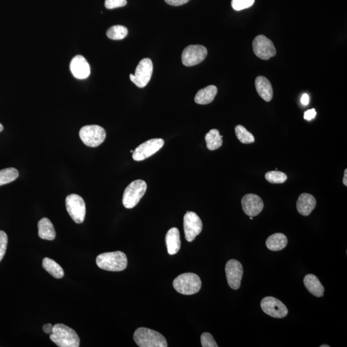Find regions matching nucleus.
Masks as SVG:
<instances>
[{"instance_id":"25","label":"nucleus","mask_w":347,"mask_h":347,"mask_svg":"<svg viewBox=\"0 0 347 347\" xmlns=\"http://www.w3.org/2000/svg\"><path fill=\"white\" fill-rule=\"evenodd\" d=\"M42 268L56 279H61L65 275L61 266L51 258H45L42 260Z\"/></svg>"},{"instance_id":"4","label":"nucleus","mask_w":347,"mask_h":347,"mask_svg":"<svg viewBox=\"0 0 347 347\" xmlns=\"http://www.w3.org/2000/svg\"><path fill=\"white\" fill-rule=\"evenodd\" d=\"M201 280L194 273H187L178 276L173 281L174 288L178 293L185 295L198 293L201 288Z\"/></svg>"},{"instance_id":"17","label":"nucleus","mask_w":347,"mask_h":347,"mask_svg":"<svg viewBox=\"0 0 347 347\" xmlns=\"http://www.w3.org/2000/svg\"><path fill=\"white\" fill-rule=\"evenodd\" d=\"M317 205V201L312 195L303 193L299 196L296 202V208L298 212L303 216L311 214Z\"/></svg>"},{"instance_id":"40","label":"nucleus","mask_w":347,"mask_h":347,"mask_svg":"<svg viewBox=\"0 0 347 347\" xmlns=\"http://www.w3.org/2000/svg\"><path fill=\"white\" fill-rule=\"evenodd\" d=\"M320 347H330V346L327 345V344H323V345H321Z\"/></svg>"},{"instance_id":"28","label":"nucleus","mask_w":347,"mask_h":347,"mask_svg":"<svg viewBox=\"0 0 347 347\" xmlns=\"http://www.w3.org/2000/svg\"><path fill=\"white\" fill-rule=\"evenodd\" d=\"M127 28L122 25L113 26L106 32L107 36L113 40L123 39L127 36Z\"/></svg>"},{"instance_id":"24","label":"nucleus","mask_w":347,"mask_h":347,"mask_svg":"<svg viewBox=\"0 0 347 347\" xmlns=\"http://www.w3.org/2000/svg\"><path fill=\"white\" fill-rule=\"evenodd\" d=\"M223 136L218 129H211L205 136L206 147L210 151L220 148L223 145Z\"/></svg>"},{"instance_id":"19","label":"nucleus","mask_w":347,"mask_h":347,"mask_svg":"<svg viewBox=\"0 0 347 347\" xmlns=\"http://www.w3.org/2000/svg\"><path fill=\"white\" fill-rule=\"evenodd\" d=\"M167 251L170 255H175L179 252L181 248L180 235L177 228H170L165 237Z\"/></svg>"},{"instance_id":"36","label":"nucleus","mask_w":347,"mask_h":347,"mask_svg":"<svg viewBox=\"0 0 347 347\" xmlns=\"http://www.w3.org/2000/svg\"><path fill=\"white\" fill-rule=\"evenodd\" d=\"M54 326L51 324V323H47L42 326V330L46 334H51L52 332H53Z\"/></svg>"},{"instance_id":"6","label":"nucleus","mask_w":347,"mask_h":347,"mask_svg":"<svg viewBox=\"0 0 347 347\" xmlns=\"http://www.w3.org/2000/svg\"><path fill=\"white\" fill-rule=\"evenodd\" d=\"M79 137L85 146L97 147L103 143L106 139L105 129L97 125H85L79 132Z\"/></svg>"},{"instance_id":"26","label":"nucleus","mask_w":347,"mask_h":347,"mask_svg":"<svg viewBox=\"0 0 347 347\" xmlns=\"http://www.w3.org/2000/svg\"><path fill=\"white\" fill-rule=\"evenodd\" d=\"M19 177V172L15 168H7L0 170V186L15 181Z\"/></svg>"},{"instance_id":"8","label":"nucleus","mask_w":347,"mask_h":347,"mask_svg":"<svg viewBox=\"0 0 347 347\" xmlns=\"http://www.w3.org/2000/svg\"><path fill=\"white\" fill-rule=\"evenodd\" d=\"M153 72V62L149 58H145L140 61L135 75L130 74V79L137 86L142 89L148 84Z\"/></svg>"},{"instance_id":"9","label":"nucleus","mask_w":347,"mask_h":347,"mask_svg":"<svg viewBox=\"0 0 347 347\" xmlns=\"http://www.w3.org/2000/svg\"><path fill=\"white\" fill-rule=\"evenodd\" d=\"M208 51L203 45H189L183 51L182 63L186 66L198 65L205 59Z\"/></svg>"},{"instance_id":"22","label":"nucleus","mask_w":347,"mask_h":347,"mask_svg":"<svg viewBox=\"0 0 347 347\" xmlns=\"http://www.w3.org/2000/svg\"><path fill=\"white\" fill-rule=\"evenodd\" d=\"M38 235L40 238L47 241H53L56 238L54 225L48 218H42L38 223Z\"/></svg>"},{"instance_id":"29","label":"nucleus","mask_w":347,"mask_h":347,"mask_svg":"<svg viewBox=\"0 0 347 347\" xmlns=\"http://www.w3.org/2000/svg\"><path fill=\"white\" fill-rule=\"evenodd\" d=\"M266 180L271 184H280L286 182L287 177L286 174L280 171H270L265 175Z\"/></svg>"},{"instance_id":"18","label":"nucleus","mask_w":347,"mask_h":347,"mask_svg":"<svg viewBox=\"0 0 347 347\" xmlns=\"http://www.w3.org/2000/svg\"><path fill=\"white\" fill-rule=\"evenodd\" d=\"M255 88L259 96L266 102L272 101L273 96V90L272 84L267 78L263 76H258L255 79Z\"/></svg>"},{"instance_id":"23","label":"nucleus","mask_w":347,"mask_h":347,"mask_svg":"<svg viewBox=\"0 0 347 347\" xmlns=\"http://www.w3.org/2000/svg\"><path fill=\"white\" fill-rule=\"evenodd\" d=\"M287 242L288 241L286 235L281 233H277L268 237L266 240V244L270 250L278 251L286 248Z\"/></svg>"},{"instance_id":"30","label":"nucleus","mask_w":347,"mask_h":347,"mask_svg":"<svg viewBox=\"0 0 347 347\" xmlns=\"http://www.w3.org/2000/svg\"><path fill=\"white\" fill-rule=\"evenodd\" d=\"M254 2L255 0H232V7L235 11H242L249 8Z\"/></svg>"},{"instance_id":"7","label":"nucleus","mask_w":347,"mask_h":347,"mask_svg":"<svg viewBox=\"0 0 347 347\" xmlns=\"http://www.w3.org/2000/svg\"><path fill=\"white\" fill-rule=\"evenodd\" d=\"M66 207L73 222L77 224L84 222L86 210L81 196L74 194L69 195L66 198Z\"/></svg>"},{"instance_id":"27","label":"nucleus","mask_w":347,"mask_h":347,"mask_svg":"<svg viewBox=\"0 0 347 347\" xmlns=\"http://www.w3.org/2000/svg\"><path fill=\"white\" fill-rule=\"evenodd\" d=\"M235 135L237 139L242 144H249L255 142V137L241 125H237L235 128Z\"/></svg>"},{"instance_id":"12","label":"nucleus","mask_w":347,"mask_h":347,"mask_svg":"<svg viewBox=\"0 0 347 347\" xmlns=\"http://www.w3.org/2000/svg\"><path fill=\"white\" fill-rule=\"evenodd\" d=\"M254 53L263 60H268L277 53L274 44L265 35H259L253 41Z\"/></svg>"},{"instance_id":"39","label":"nucleus","mask_w":347,"mask_h":347,"mask_svg":"<svg viewBox=\"0 0 347 347\" xmlns=\"http://www.w3.org/2000/svg\"><path fill=\"white\" fill-rule=\"evenodd\" d=\"M4 130V126L1 123H0V132H2V131Z\"/></svg>"},{"instance_id":"13","label":"nucleus","mask_w":347,"mask_h":347,"mask_svg":"<svg viewBox=\"0 0 347 347\" xmlns=\"http://www.w3.org/2000/svg\"><path fill=\"white\" fill-rule=\"evenodd\" d=\"M261 306L264 312L273 318H283L288 314L287 307L274 297H265L261 301Z\"/></svg>"},{"instance_id":"21","label":"nucleus","mask_w":347,"mask_h":347,"mask_svg":"<svg viewBox=\"0 0 347 347\" xmlns=\"http://www.w3.org/2000/svg\"><path fill=\"white\" fill-rule=\"evenodd\" d=\"M217 94V87L215 85H210L199 90L195 97L194 101L197 104L206 105L213 102Z\"/></svg>"},{"instance_id":"34","label":"nucleus","mask_w":347,"mask_h":347,"mask_svg":"<svg viewBox=\"0 0 347 347\" xmlns=\"http://www.w3.org/2000/svg\"><path fill=\"white\" fill-rule=\"evenodd\" d=\"M317 115L315 109H311L310 110L306 111L304 113V119L310 121L314 119Z\"/></svg>"},{"instance_id":"31","label":"nucleus","mask_w":347,"mask_h":347,"mask_svg":"<svg viewBox=\"0 0 347 347\" xmlns=\"http://www.w3.org/2000/svg\"><path fill=\"white\" fill-rule=\"evenodd\" d=\"M201 342L203 347H218L214 338L208 332H204L201 336Z\"/></svg>"},{"instance_id":"10","label":"nucleus","mask_w":347,"mask_h":347,"mask_svg":"<svg viewBox=\"0 0 347 347\" xmlns=\"http://www.w3.org/2000/svg\"><path fill=\"white\" fill-rule=\"evenodd\" d=\"M165 142L162 139H154L140 145L133 153L135 161H142L149 158L162 148Z\"/></svg>"},{"instance_id":"33","label":"nucleus","mask_w":347,"mask_h":347,"mask_svg":"<svg viewBox=\"0 0 347 347\" xmlns=\"http://www.w3.org/2000/svg\"><path fill=\"white\" fill-rule=\"evenodd\" d=\"M127 5V0H106L105 7L108 9H113L124 7Z\"/></svg>"},{"instance_id":"5","label":"nucleus","mask_w":347,"mask_h":347,"mask_svg":"<svg viewBox=\"0 0 347 347\" xmlns=\"http://www.w3.org/2000/svg\"><path fill=\"white\" fill-rule=\"evenodd\" d=\"M147 191V184L144 181L137 180L131 183L125 189L123 196V204L126 208L136 206L140 199L143 198Z\"/></svg>"},{"instance_id":"42","label":"nucleus","mask_w":347,"mask_h":347,"mask_svg":"<svg viewBox=\"0 0 347 347\" xmlns=\"http://www.w3.org/2000/svg\"><path fill=\"white\" fill-rule=\"evenodd\" d=\"M133 151H134L133 150H131V153H133Z\"/></svg>"},{"instance_id":"37","label":"nucleus","mask_w":347,"mask_h":347,"mask_svg":"<svg viewBox=\"0 0 347 347\" xmlns=\"http://www.w3.org/2000/svg\"><path fill=\"white\" fill-rule=\"evenodd\" d=\"M301 104L304 106L308 105L309 102H310V97H309L308 94H303L301 98Z\"/></svg>"},{"instance_id":"38","label":"nucleus","mask_w":347,"mask_h":347,"mask_svg":"<svg viewBox=\"0 0 347 347\" xmlns=\"http://www.w3.org/2000/svg\"><path fill=\"white\" fill-rule=\"evenodd\" d=\"M343 183L344 186H347V169L344 170Z\"/></svg>"},{"instance_id":"20","label":"nucleus","mask_w":347,"mask_h":347,"mask_svg":"<svg viewBox=\"0 0 347 347\" xmlns=\"http://www.w3.org/2000/svg\"><path fill=\"white\" fill-rule=\"evenodd\" d=\"M303 284L306 289L313 295L317 297H322L324 294L325 289L321 284L319 279L313 274L307 275L303 279Z\"/></svg>"},{"instance_id":"32","label":"nucleus","mask_w":347,"mask_h":347,"mask_svg":"<svg viewBox=\"0 0 347 347\" xmlns=\"http://www.w3.org/2000/svg\"><path fill=\"white\" fill-rule=\"evenodd\" d=\"M8 244V237L6 232L0 230V262L4 257Z\"/></svg>"},{"instance_id":"1","label":"nucleus","mask_w":347,"mask_h":347,"mask_svg":"<svg viewBox=\"0 0 347 347\" xmlns=\"http://www.w3.org/2000/svg\"><path fill=\"white\" fill-rule=\"evenodd\" d=\"M50 338L59 347L80 346V338L77 332L63 323L54 325L53 332L50 336Z\"/></svg>"},{"instance_id":"35","label":"nucleus","mask_w":347,"mask_h":347,"mask_svg":"<svg viewBox=\"0 0 347 347\" xmlns=\"http://www.w3.org/2000/svg\"><path fill=\"white\" fill-rule=\"evenodd\" d=\"M190 0H165L166 3L170 6H180L188 3Z\"/></svg>"},{"instance_id":"3","label":"nucleus","mask_w":347,"mask_h":347,"mask_svg":"<svg viewBox=\"0 0 347 347\" xmlns=\"http://www.w3.org/2000/svg\"><path fill=\"white\" fill-rule=\"evenodd\" d=\"M133 338L140 347H167V340L162 334L147 328L141 327L135 332Z\"/></svg>"},{"instance_id":"16","label":"nucleus","mask_w":347,"mask_h":347,"mask_svg":"<svg viewBox=\"0 0 347 347\" xmlns=\"http://www.w3.org/2000/svg\"><path fill=\"white\" fill-rule=\"evenodd\" d=\"M70 67L71 72L78 79H85L89 77L90 66L84 57L82 56L74 57L71 61Z\"/></svg>"},{"instance_id":"41","label":"nucleus","mask_w":347,"mask_h":347,"mask_svg":"<svg viewBox=\"0 0 347 347\" xmlns=\"http://www.w3.org/2000/svg\"><path fill=\"white\" fill-rule=\"evenodd\" d=\"M249 219H250L251 220H253V217H249Z\"/></svg>"},{"instance_id":"14","label":"nucleus","mask_w":347,"mask_h":347,"mask_svg":"<svg viewBox=\"0 0 347 347\" xmlns=\"http://www.w3.org/2000/svg\"><path fill=\"white\" fill-rule=\"evenodd\" d=\"M228 284L232 289L237 290L241 284L243 268L238 261L232 259L228 261L225 268Z\"/></svg>"},{"instance_id":"2","label":"nucleus","mask_w":347,"mask_h":347,"mask_svg":"<svg viewBox=\"0 0 347 347\" xmlns=\"http://www.w3.org/2000/svg\"><path fill=\"white\" fill-rule=\"evenodd\" d=\"M97 265L109 272H122L127 266V258L122 251L108 252L97 256Z\"/></svg>"},{"instance_id":"15","label":"nucleus","mask_w":347,"mask_h":347,"mask_svg":"<svg viewBox=\"0 0 347 347\" xmlns=\"http://www.w3.org/2000/svg\"><path fill=\"white\" fill-rule=\"evenodd\" d=\"M244 212L249 217H255L260 214L264 208V202L261 197L254 194L245 195L241 200Z\"/></svg>"},{"instance_id":"11","label":"nucleus","mask_w":347,"mask_h":347,"mask_svg":"<svg viewBox=\"0 0 347 347\" xmlns=\"http://www.w3.org/2000/svg\"><path fill=\"white\" fill-rule=\"evenodd\" d=\"M185 239L188 242L193 241L203 229L201 219L193 211H187L184 218Z\"/></svg>"}]
</instances>
